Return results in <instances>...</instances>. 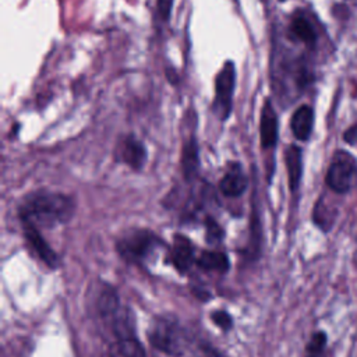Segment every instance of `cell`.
Listing matches in <instances>:
<instances>
[{
    "instance_id": "cell-1",
    "label": "cell",
    "mask_w": 357,
    "mask_h": 357,
    "mask_svg": "<svg viewBox=\"0 0 357 357\" xmlns=\"http://www.w3.org/2000/svg\"><path fill=\"white\" fill-rule=\"evenodd\" d=\"M102 321L109 326L117 350L123 357H146L135 328L131 310L120 303L116 290L110 286L99 291L96 301Z\"/></svg>"
},
{
    "instance_id": "cell-2",
    "label": "cell",
    "mask_w": 357,
    "mask_h": 357,
    "mask_svg": "<svg viewBox=\"0 0 357 357\" xmlns=\"http://www.w3.org/2000/svg\"><path fill=\"white\" fill-rule=\"evenodd\" d=\"M75 212V201L63 192L38 190L26 194L18 206L22 225L52 229L67 223Z\"/></svg>"
},
{
    "instance_id": "cell-3",
    "label": "cell",
    "mask_w": 357,
    "mask_h": 357,
    "mask_svg": "<svg viewBox=\"0 0 357 357\" xmlns=\"http://www.w3.org/2000/svg\"><path fill=\"white\" fill-rule=\"evenodd\" d=\"M148 337L155 349L170 357H181L190 343L184 328L170 318L156 319L152 324Z\"/></svg>"
},
{
    "instance_id": "cell-4",
    "label": "cell",
    "mask_w": 357,
    "mask_h": 357,
    "mask_svg": "<svg viewBox=\"0 0 357 357\" xmlns=\"http://www.w3.org/2000/svg\"><path fill=\"white\" fill-rule=\"evenodd\" d=\"M357 181V159L344 149H336L325 174L326 187L339 195L351 191Z\"/></svg>"
},
{
    "instance_id": "cell-5",
    "label": "cell",
    "mask_w": 357,
    "mask_h": 357,
    "mask_svg": "<svg viewBox=\"0 0 357 357\" xmlns=\"http://www.w3.org/2000/svg\"><path fill=\"white\" fill-rule=\"evenodd\" d=\"M159 244V237L152 231L145 229H132L121 234L116 243V248L123 259L139 264L145 262Z\"/></svg>"
},
{
    "instance_id": "cell-6",
    "label": "cell",
    "mask_w": 357,
    "mask_h": 357,
    "mask_svg": "<svg viewBox=\"0 0 357 357\" xmlns=\"http://www.w3.org/2000/svg\"><path fill=\"white\" fill-rule=\"evenodd\" d=\"M234 84L236 67L231 60H227L215 78V99L212 109L220 120H226L231 112Z\"/></svg>"
},
{
    "instance_id": "cell-7",
    "label": "cell",
    "mask_w": 357,
    "mask_h": 357,
    "mask_svg": "<svg viewBox=\"0 0 357 357\" xmlns=\"http://www.w3.org/2000/svg\"><path fill=\"white\" fill-rule=\"evenodd\" d=\"M22 229H24L25 240H26L28 245L32 248V251L35 252V255L43 264H46L49 268H52V269L57 268L59 257L52 250V247L47 244V241L43 238L39 229H36L35 226H31V225H22Z\"/></svg>"
},
{
    "instance_id": "cell-8",
    "label": "cell",
    "mask_w": 357,
    "mask_h": 357,
    "mask_svg": "<svg viewBox=\"0 0 357 357\" xmlns=\"http://www.w3.org/2000/svg\"><path fill=\"white\" fill-rule=\"evenodd\" d=\"M117 156L131 169L139 170L146 160V149L134 135H127L117 146Z\"/></svg>"
},
{
    "instance_id": "cell-9",
    "label": "cell",
    "mask_w": 357,
    "mask_h": 357,
    "mask_svg": "<svg viewBox=\"0 0 357 357\" xmlns=\"http://www.w3.org/2000/svg\"><path fill=\"white\" fill-rule=\"evenodd\" d=\"M278 116L276 112L271 103L269 99L265 100L261 112V120H259V137H261V145L265 149L273 148L278 142Z\"/></svg>"
},
{
    "instance_id": "cell-10",
    "label": "cell",
    "mask_w": 357,
    "mask_h": 357,
    "mask_svg": "<svg viewBox=\"0 0 357 357\" xmlns=\"http://www.w3.org/2000/svg\"><path fill=\"white\" fill-rule=\"evenodd\" d=\"M289 32L294 40L300 42L301 45L310 49L315 47L318 42V32L311 20L305 14L297 13L291 17L289 24Z\"/></svg>"
},
{
    "instance_id": "cell-11",
    "label": "cell",
    "mask_w": 357,
    "mask_h": 357,
    "mask_svg": "<svg viewBox=\"0 0 357 357\" xmlns=\"http://www.w3.org/2000/svg\"><path fill=\"white\" fill-rule=\"evenodd\" d=\"M248 180L240 163H230L219 181V190L226 197H240L247 188Z\"/></svg>"
},
{
    "instance_id": "cell-12",
    "label": "cell",
    "mask_w": 357,
    "mask_h": 357,
    "mask_svg": "<svg viewBox=\"0 0 357 357\" xmlns=\"http://www.w3.org/2000/svg\"><path fill=\"white\" fill-rule=\"evenodd\" d=\"M170 261L180 273H185L190 269L192 262L197 261L194 257V245L190 238L183 234L174 236L170 250Z\"/></svg>"
},
{
    "instance_id": "cell-13",
    "label": "cell",
    "mask_w": 357,
    "mask_h": 357,
    "mask_svg": "<svg viewBox=\"0 0 357 357\" xmlns=\"http://www.w3.org/2000/svg\"><path fill=\"white\" fill-rule=\"evenodd\" d=\"M315 123V113L314 109L308 105H301L294 110L290 119V128L296 139L298 141H308Z\"/></svg>"
},
{
    "instance_id": "cell-14",
    "label": "cell",
    "mask_w": 357,
    "mask_h": 357,
    "mask_svg": "<svg viewBox=\"0 0 357 357\" xmlns=\"http://www.w3.org/2000/svg\"><path fill=\"white\" fill-rule=\"evenodd\" d=\"M284 165L287 170L289 188L296 192L303 177V151L297 145H289L284 151Z\"/></svg>"
},
{
    "instance_id": "cell-15",
    "label": "cell",
    "mask_w": 357,
    "mask_h": 357,
    "mask_svg": "<svg viewBox=\"0 0 357 357\" xmlns=\"http://www.w3.org/2000/svg\"><path fill=\"white\" fill-rule=\"evenodd\" d=\"M339 215L337 206L329 204L324 197H321L312 209V222L314 225L322 230L324 233H328L332 230L336 219Z\"/></svg>"
},
{
    "instance_id": "cell-16",
    "label": "cell",
    "mask_w": 357,
    "mask_h": 357,
    "mask_svg": "<svg viewBox=\"0 0 357 357\" xmlns=\"http://www.w3.org/2000/svg\"><path fill=\"white\" fill-rule=\"evenodd\" d=\"M195 262L198 264L199 268L205 271H215V272L223 273L229 269V258L222 251H212V250L202 251Z\"/></svg>"
},
{
    "instance_id": "cell-17",
    "label": "cell",
    "mask_w": 357,
    "mask_h": 357,
    "mask_svg": "<svg viewBox=\"0 0 357 357\" xmlns=\"http://www.w3.org/2000/svg\"><path fill=\"white\" fill-rule=\"evenodd\" d=\"M181 167H183V173L184 177L187 180L192 178L199 167V160H198V148L197 144L194 141V138H191L184 149H183V155H181Z\"/></svg>"
},
{
    "instance_id": "cell-18",
    "label": "cell",
    "mask_w": 357,
    "mask_h": 357,
    "mask_svg": "<svg viewBox=\"0 0 357 357\" xmlns=\"http://www.w3.org/2000/svg\"><path fill=\"white\" fill-rule=\"evenodd\" d=\"M326 344H328V336L324 331H318L312 333V336L310 337L305 346L304 357H325Z\"/></svg>"
},
{
    "instance_id": "cell-19",
    "label": "cell",
    "mask_w": 357,
    "mask_h": 357,
    "mask_svg": "<svg viewBox=\"0 0 357 357\" xmlns=\"http://www.w3.org/2000/svg\"><path fill=\"white\" fill-rule=\"evenodd\" d=\"M205 225H206V238L209 243H219L223 237V230L222 227L212 219V218H208L205 220Z\"/></svg>"
},
{
    "instance_id": "cell-20",
    "label": "cell",
    "mask_w": 357,
    "mask_h": 357,
    "mask_svg": "<svg viewBox=\"0 0 357 357\" xmlns=\"http://www.w3.org/2000/svg\"><path fill=\"white\" fill-rule=\"evenodd\" d=\"M211 319L215 322L216 326H219L222 331H229L233 325V319L226 312V311H222V310H218V311H213L211 314Z\"/></svg>"
},
{
    "instance_id": "cell-21",
    "label": "cell",
    "mask_w": 357,
    "mask_h": 357,
    "mask_svg": "<svg viewBox=\"0 0 357 357\" xmlns=\"http://www.w3.org/2000/svg\"><path fill=\"white\" fill-rule=\"evenodd\" d=\"M343 141L350 145V146H354L357 148V123L349 126L344 131H343Z\"/></svg>"
},
{
    "instance_id": "cell-22",
    "label": "cell",
    "mask_w": 357,
    "mask_h": 357,
    "mask_svg": "<svg viewBox=\"0 0 357 357\" xmlns=\"http://www.w3.org/2000/svg\"><path fill=\"white\" fill-rule=\"evenodd\" d=\"M172 6H173V0H156V8H158V14L162 20L167 21L170 17V11H172Z\"/></svg>"
},
{
    "instance_id": "cell-23",
    "label": "cell",
    "mask_w": 357,
    "mask_h": 357,
    "mask_svg": "<svg viewBox=\"0 0 357 357\" xmlns=\"http://www.w3.org/2000/svg\"><path fill=\"white\" fill-rule=\"evenodd\" d=\"M279 1H284V0H279Z\"/></svg>"
}]
</instances>
